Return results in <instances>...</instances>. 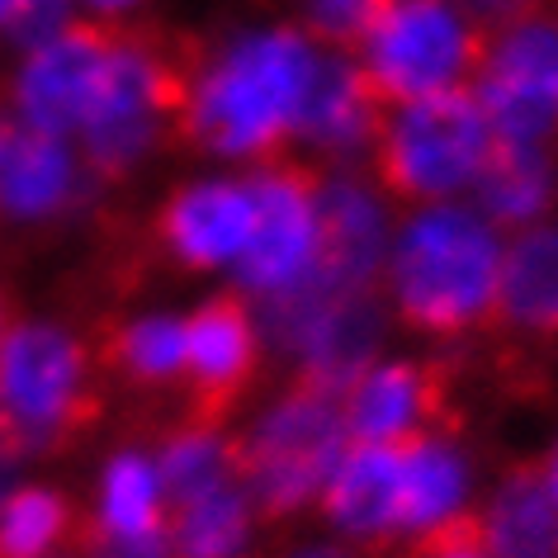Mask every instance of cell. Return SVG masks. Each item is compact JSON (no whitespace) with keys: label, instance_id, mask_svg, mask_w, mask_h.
I'll use <instances>...</instances> for the list:
<instances>
[{"label":"cell","instance_id":"obj_1","mask_svg":"<svg viewBox=\"0 0 558 558\" xmlns=\"http://www.w3.org/2000/svg\"><path fill=\"white\" fill-rule=\"evenodd\" d=\"M327 48L299 24H260L222 38L218 48L194 44L185 105L175 143L218 161H270L294 143Z\"/></svg>","mask_w":558,"mask_h":558},{"label":"cell","instance_id":"obj_2","mask_svg":"<svg viewBox=\"0 0 558 558\" xmlns=\"http://www.w3.org/2000/svg\"><path fill=\"white\" fill-rule=\"evenodd\" d=\"M501 232L478 208L422 204L388 246L384 284L398 323L422 337L487 331L501 275Z\"/></svg>","mask_w":558,"mask_h":558},{"label":"cell","instance_id":"obj_3","mask_svg":"<svg viewBox=\"0 0 558 558\" xmlns=\"http://www.w3.org/2000/svg\"><path fill=\"white\" fill-rule=\"evenodd\" d=\"M194 44L114 24V52L86 123L76 129V151L95 185H119L147 166L166 143H175V119L185 105Z\"/></svg>","mask_w":558,"mask_h":558},{"label":"cell","instance_id":"obj_4","mask_svg":"<svg viewBox=\"0 0 558 558\" xmlns=\"http://www.w3.org/2000/svg\"><path fill=\"white\" fill-rule=\"evenodd\" d=\"M90 341L62 323H15L0 341V445L24 464L62 454L105 422Z\"/></svg>","mask_w":558,"mask_h":558},{"label":"cell","instance_id":"obj_5","mask_svg":"<svg viewBox=\"0 0 558 558\" xmlns=\"http://www.w3.org/2000/svg\"><path fill=\"white\" fill-rule=\"evenodd\" d=\"M497 133L473 90H445L398 105L369 151V180L398 204H450L478 185Z\"/></svg>","mask_w":558,"mask_h":558},{"label":"cell","instance_id":"obj_6","mask_svg":"<svg viewBox=\"0 0 558 558\" xmlns=\"http://www.w3.org/2000/svg\"><path fill=\"white\" fill-rule=\"evenodd\" d=\"M232 445L236 478H242L256 521H284L299 507H308L313 497H323L351 436H345L341 398L289 384L260 412L256 426L232 436Z\"/></svg>","mask_w":558,"mask_h":558},{"label":"cell","instance_id":"obj_7","mask_svg":"<svg viewBox=\"0 0 558 558\" xmlns=\"http://www.w3.org/2000/svg\"><path fill=\"white\" fill-rule=\"evenodd\" d=\"M487 38L454 10V0H388L351 58L384 105H412L459 90L478 72Z\"/></svg>","mask_w":558,"mask_h":558},{"label":"cell","instance_id":"obj_8","mask_svg":"<svg viewBox=\"0 0 558 558\" xmlns=\"http://www.w3.org/2000/svg\"><path fill=\"white\" fill-rule=\"evenodd\" d=\"M473 100L493 123L497 143L558 147V10L507 24L483 44Z\"/></svg>","mask_w":558,"mask_h":558},{"label":"cell","instance_id":"obj_9","mask_svg":"<svg viewBox=\"0 0 558 558\" xmlns=\"http://www.w3.org/2000/svg\"><path fill=\"white\" fill-rule=\"evenodd\" d=\"M251 185V236L236 256V289L270 299L313 270L317 251V190L323 171L299 157H270L246 175Z\"/></svg>","mask_w":558,"mask_h":558},{"label":"cell","instance_id":"obj_10","mask_svg":"<svg viewBox=\"0 0 558 558\" xmlns=\"http://www.w3.org/2000/svg\"><path fill=\"white\" fill-rule=\"evenodd\" d=\"M265 337L242 289H222L185 317V426L222 430L256 393Z\"/></svg>","mask_w":558,"mask_h":558},{"label":"cell","instance_id":"obj_11","mask_svg":"<svg viewBox=\"0 0 558 558\" xmlns=\"http://www.w3.org/2000/svg\"><path fill=\"white\" fill-rule=\"evenodd\" d=\"M109 52H114V24L95 20H72L44 44L24 48L15 76H10V114L58 137H76L100 95Z\"/></svg>","mask_w":558,"mask_h":558},{"label":"cell","instance_id":"obj_12","mask_svg":"<svg viewBox=\"0 0 558 558\" xmlns=\"http://www.w3.org/2000/svg\"><path fill=\"white\" fill-rule=\"evenodd\" d=\"M454 360H388L369 365L341 398L351 440H398L408 430L459 436L464 412L454 398Z\"/></svg>","mask_w":558,"mask_h":558},{"label":"cell","instance_id":"obj_13","mask_svg":"<svg viewBox=\"0 0 558 558\" xmlns=\"http://www.w3.org/2000/svg\"><path fill=\"white\" fill-rule=\"evenodd\" d=\"M388 246H393L388 194L355 171L323 175V190H317V251L308 270L317 284L341 289V294L379 289Z\"/></svg>","mask_w":558,"mask_h":558},{"label":"cell","instance_id":"obj_14","mask_svg":"<svg viewBox=\"0 0 558 558\" xmlns=\"http://www.w3.org/2000/svg\"><path fill=\"white\" fill-rule=\"evenodd\" d=\"M90 171L72 137L34 129L0 109V228H44L90 194Z\"/></svg>","mask_w":558,"mask_h":558},{"label":"cell","instance_id":"obj_15","mask_svg":"<svg viewBox=\"0 0 558 558\" xmlns=\"http://www.w3.org/2000/svg\"><path fill=\"white\" fill-rule=\"evenodd\" d=\"M251 218H256V204H251L246 180H185L151 214V246L180 270H222L246 251Z\"/></svg>","mask_w":558,"mask_h":558},{"label":"cell","instance_id":"obj_16","mask_svg":"<svg viewBox=\"0 0 558 558\" xmlns=\"http://www.w3.org/2000/svg\"><path fill=\"white\" fill-rule=\"evenodd\" d=\"M388 337V303L384 289H355V294H337L327 289L317 299L308 327L299 331L294 345V379L299 388L327 398H345L351 384L374 365L379 345Z\"/></svg>","mask_w":558,"mask_h":558},{"label":"cell","instance_id":"obj_17","mask_svg":"<svg viewBox=\"0 0 558 558\" xmlns=\"http://www.w3.org/2000/svg\"><path fill=\"white\" fill-rule=\"evenodd\" d=\"M388 105L374 95V86L360 72V62L351 52H327L317 66V81L308 90V105L299 114L294 143L308 157L341 161L351 166L374 151V137L384 129Z\"/></svg>","mask_w":558,"mask_h":558},{"label":"cell","instance_id":"obj_18","mask_svg":"<svg viewBox=\"0 0 558 558\" xmlns=\"http://www.w3.org/2000/svg\"><path fill=\"white\" fill-rule=\"evenodd\" d=\"M398 483L402 440H351L323 487V515L369 558H384L398 544Z\"/></svg>","mask_w":558,"mask_h":558},{"label":"cell","instance_id":"obj_19","mask_svg":"<svg viewBox=\"0 0 558 558\" xmlns=\"http://www.w3.org/2000/svg\"><path fill=\"white\" fill-rule=\"evenodd\" d=\"M487 331L525 341H558V222H535L501 251L497 303Z\"/></svg>","mask_w":558,"mask_h":558},{"label":"cell","instance_id":"obj_20","mask_svg":"<svg viewBox=\"0 0 558 558\" xmlns=\"http://www.w3.org/2000/svg\"><path fill=\"white\" fill-rule=\"evenodd\" d=\"M90 351L105 379H119L143 398L171 393L185 384V317L147 313L123 317V323H100Z\"/></svg>","mask_w":558,"mask_h":558},{"label":"cell","instance_id":"obj_21","mask_svg":"<svg viewBox=\"0 0 558 558\" xmlns=\"http://www.w3.org/2000/svg\"><path fill=\"white\" fill-rule=\"evenodd\" d=\"M487 558H558V497L544 459H515L483 507Z\"/></svg>","mask_w":558,"mask_h":558},{"label":"cell","instance_id":"obj_22","mask_svg":"<svg viewBox=\"0 0 558 558\" xmlns=\"http://www.w3.org/2000/svg\"><path fill=\"white\" fill-rule=\"evenodd\" d=\"M478 214L493 228H535L558 204V147H525V143H497L487 157L478 185Z\"/></svg>","mask_w":558,"mask_h":558},{"label":"cell","instance_id":"obj_23","mask_svg":"<svg viewBox=\"0 0 558 558\" xmlns=\"http://www.w3.org/2000/svg\"><path fill=\"white\" fill-rule=\"evenodd\" d=\"M402 440V483H398V539L436 525L440 515L459 511L469 464L459 454V436L408 430Z\"/></svg>","mask_w":558,"mask_h":558},{"label":"cell","instance_id":"obj_24","mask_svg":"<svg viewBox=\"0 0 558 558\" xmlns=\"http://www.w3.org/2000/svg\"><path fill=\"white\" fill-rule=\"evenodd\" d=\"M151 469H157V483H161L166 515H171L175 507H190V501L218 493V487L242 483L236 478L232 436H222V430H199V426H185V422L161 440L157 464Z\"/></svg>","mask_w":558,"mask_h":558},{"label":"cell","instance_id":"obj_25","mask_svg":"<svg viewBox=\"0 0 558 558\" xmlns=\"http://www.w3.org/2000/svg\"><path fill=\"white\" fill-rule=\"evenodd\" d=\"M251 525H256V511L242 493V483L218 487L190 507H175L166 515V530H171V558H242Z\"/></svg>","mask_w":558,"mask_h":558},{"label":"cell","instance_id":"obj_26","mask_svg":"<svg viewBox=\"0 0 558 558\" xmlns=\"http://www.w3.org/2000/svg\"><path fill=\"white\" fill-rule=\"evenodd\" d=\"M81 525L76 501L62 487H15L0 507V558H48L72 549Z\"/></svg>","mask_w":558,"mask_h":558},{"label":"cell","instance_id":"obj_27","mask_svg":"<svg viewBox=\"0 0 558 558\" xmlns=\"http://www.w3.org/2000/svg\"><path fill=\"white\" fill-rule=\"evenodd\" d=\"M95 530L105 535H157L166 530V501H161V483L147 454H114L105 469V493H100V511L90 515Z\"/></svg>","mask_w":558,"mask_h":558},{"label":"cell","instance_id":"obj_28","mask_svg":"<svg viewBox=\"0 0 558 558\" xmlns=\"http://www.w3.org/2000/svg\"><path fill=\"white\" fill-rule=\"evenodd\" d=\"M388 0H299V29L327 52H355Z\"/></svg>","mask_w":558,"mask_h":558},{"label":"cell","instance_id":"obj_29","mask_svg":"<svg viewBox=\"0 0 558 558\" xmlns=\"http://www.w3.org/2000/svg\"><path fill=\"white\" fill-rule=\"evenodd\" d=\"M384 558H487L483 544V507H459L436 525L398 539Z\"/></svg>","mask_w":558,"mask_h":558},{"label":"cell","instance_id":"obj_30","mask_svg":"<svg viewBox=\"0 0 558 558\" xmlns=\"http://www.w3.org/2000/svg\"><path fill=\"white\" fill-rule=\"evenodd\" d=\"M539 5H549V0H454V10H459V15H464L483 38H493L497 29H507V24L535 15Z\"/></svg>","mask_w":558,"mask_h":558},{"label":"cell","instance_id":"obj_31","mask_svg":"<svg viewBox=\"0 0 558 558\" xmlns=\"http://www.w3.org/2000/svg\"><path fill=\"white\" fill-rule=\"evenodd\" d=\"M86 15H95V24H119V20H129L137 5H147V0H76Z\"/></svg>","mask_w":558,"mask_h":558},{"label":"cell","instance_id":"obj_32","mask_svg":"<svg viewBox=\"0 0 558 558\" xmlns=\"http://www.w3.org/2000/svg\"><path fill=\"white\" fill-rule=\"evenodd\" d=\"M24 469V459L15 454V450H5V445H0V507H5V497L15 493V473Z\"/></svg>","mask_w":558,"mask_h":558},{"label":"cell","instance_id":"obj_33","mask_svg":"<svg viewBox=\"0 0 558 558\" xmlns=\"http://www.w3.org/2000/svg\"><path fill=\"white\" fill-rule=\"evenodd\" d=\"M20 323V308H15V294H10V284H0V341H5V331Z\"/></svg>","mask_w":558,"mask_h":558},{"label":"cell","instance_id":"obj_34","mask_svg":"<svg viewBox=\"0 0 558 558\" xmlns=\"http://www.w3.org/2000/svg\"><path fill=\"white\" fill-rule=\"evenodd\" d=\"M289 558H369V554L345 549V544H323V549H303V554H289Z\"/></svg>","mask_w":558,"mask_h":558},{"label":"cell","instance_id":"obj_35","mask_svg":"<svg viewBox=\"0 0 558 558\" xmlns=\"http://www.w3.org/2000/svg\"><path fill=\"white\" fill-rule=\"evenodd\" d=\"M20 10H24V0H0V34H10V29H15Z\"/></svg>","mask_w":558,"mask_h":558},{"label":"cell","instance_id":"obj_36","mask_svg":"<svg viewBox=\"0 0 558 558\" xmlns=\"http://www.w3.org/2000/svg\"><path fill=\"white\" fill-rule=\"evenodd\" d=\"M544 464H549V487H554V497H558V450L544 459Z\"/></svg>","mask_w":558,"mask_h":558},{"label":"cell","instance_id":"obj_37","mask_svg":"<svg viewBox=\"0 0 558 558\" xmlns=\"http://www.w3.org/2000/svg\"><path fill=\"white\" fill-rule=\"evenodd\" d=\"M48 558H81L76 549H62V554H48Z\"/></svg>","mask_w":558,"mask_h":558}]
</instances>
